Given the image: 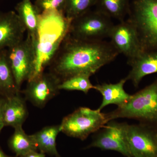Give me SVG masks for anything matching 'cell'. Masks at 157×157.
<instances>
[{"label": "cell", "instance_id": "14", "mask_svg": "<svg viewBox=\"0 0 157 157\" xmlns=\"http://www.w3.org/2000/svg\"><path fill=\"white\" fill-rule=\"evenodd\" d=\"M20 92L5 98L3 118L5 126L15 128L22 126L28 116V111Z\"/></svg>", "mask_w": 157, "mask_h": 157}, {"label": "cell", "instance_id": "25", "mask_svg": "<svg viewBox=\"0 0 157 157\" xmlns=\"http://www.w3.org/2000/svg\"><path fill=\"white\" fill-rule=\"evenodd\" d=\"M21 157H45V153L41 152L38 153L37 151H32Z\"/></svg>", "mask_w": 157, "mask_h": 157}, {"label": "cell", "instance_id": "4", "mask_svg": "<svg viewBox=\"0 0 157 157\" xmlns=\"http://www.w3.org/2000/svg\"><path fill=\"white\" fill-rule=\"evenodd\" d=\"M128 19L137 29L144 50L157 49V0H134Z\"/></svg>", "mask_w": 157, "mask_h": 157}, {"label": "cell", "instance_id": "2", "mask_svg": "<svg viewBox=\"0 0 157 157\" xmlns=\"http://www.w3.org/2000/svg\"><path fill=\"white\" fill-rule=\"evenodd\" d=\"M71 21L63 12L50 11L41 14L36 43L35 68L29 80L45 72L69 32Z\"/></svg>", "mask_w": 157, "mask_h": 157}, {"label": "cell", "instance_id": "16", "mask_svg": "<svg viewBox=\"0 0 157 157\" xmlns=\"http://www.w3.org/2000/svg\"><path fill=\"white\" fill-rule=\"evenodd\" d=\"M15 9L27 34L36 44L41 15L39 10L31 0H21L15 6Z\"/></svg>", "mask_w": 157, "mask_h": 157}, {"label": "cell", "instance_id": "19", "mask_svg": "<svg viewBox=\"0 0 157 157\" xmlns=\"http://www.w3.org/2000/svg\"><path fill=\"white\" fill-rule=\"evenodd\" d=\"M131 4L129 0H97V10L109 18L123 21L128 14Z\"/></svg>", "mask_w": 157, "mask_h": 157}, {"label": "cell", "instance_id": "11", "mask_svg": "<svg viewBox=\"0 0 157 157\" xmlns=\"http://www.w3.org/2000/svg\"><path fill=\"white\" fill-rule=\"evenodd\" d=\"M60 82L50 72L45 73L28 81L22 92L34 106L42 108L59 93Z\"/></svg>", "mask_w": 157, "mask_h": 157}, {"label": "cell", "instance_id": "7", "mask_svg": "<svg viewBox=\"0 0 157 157\" xmlns=\"http://www.w3.org/2000/svg\"><path fill=\"white\" fill-rule=\"evenodd\" d=\"M10 67L18 91L23 82L30 79L36 60V44L27 34L25 39L7 48Z\"/></svg>", "mask_w": 157, "mask_h": 157}, {"label": "cell", "instance_id": "10", "mask_svg": "<svg viewBox=\"0 0 157 157\" xmlns=\"http://www.w3.org/2000/svg\"><path fill=\"white\" fill-rule=\"evenodd\" d=\"M127 123L108 122L96 135L86 148L97 147L103 150L114 151L127 157H132L126 137Z\"/></svg>", "mask_w": 157, "mask_h": 157}, {"label": "cell", "instance_id": "17", "mask_svg": "<svg viewBox=\"0 0 157 157\" xmlns=\"http://www.w3.org/2000/svg\"><path fill=\"white\" fill-rule=\"evenodd\" d=\"M60 132V125L50 126L44 127L32 135L40 152L55 157H61L56 148V138Z\"/></svg>", "mask_w": 157, "mask_h": 157}, {"label": "cell", "instance_id": "12", "mask_svg": "<svg viewBox=\"0 0 157 157\" xmlns=\"http://www.w3.org/2000/svg\"><path fill=\"white\" fill-rule=\"evenodd\" d=\"M26 31L16 12L0 11V51L21 42Z\"/></svg>", "mask_w": 157, "mask_h": 157}, {"label": "cell", "instance_id": "9", "mask_svg": "<svg viewBox=\"0 0 157 157\" xmlns=\"http://www.w3.org/2000/svg\"><path fill=\"white\" fill-rule=\"evenodd\" d=\"M109 38L116 50L126 56L128 61L135 58L143 51L137 29L128 20L114 25Z\"/></svg>", "mask_w": 157, "mask_h": 157}, {"label": "cell", "instance_id": "23", "mask_svg": "<svg viewBox=\"0 0 157 157\" xmlns=\"http://www.w3.org/2000/svg\"><path fill=\"white\" fill-rule=\"evenodd\" d=\"M67 0H36L35 5L40 14L46 12H63Z\"/></svg>", "mask_w": 157, "mask_h": 157}, {"label": "cell", "instance_id": "6", "mask_svg": "<svg viewBox=\"0 0 157 157\" xmlns=\"http://www.w3.org/2000/svg\"><path fill=\"white\" fill-rule=\"evenodd\" d=\"M113 25L111 18L97 9L90 10L71 21L68 33L80 40L101 41L109 38Z\"/></svg>", "mask_w": 157, "mask_h": 157}, {"label": "cell", "instance_id": "3", "mask_svg": "<svg viewBox=\"0 0 157 157\" xmlns=\"http://www.w3.org/2000/svg\"><path fill=\"white\" fill-rule=\"evenodd\" d=\"M106 114L108 121L121 118L132 119L157 128V79Z\"/></svg>", "mask_w": 157, "mask_h": 157}, {"label": "cell", "instance_id": "24", "mask_svg": "<svg viewBox=\"0 0 157 157\" xmlns=\"http://www.w3.org/2000/svg\"><path fill=\"white\" fill-rule=\"evenodd\" d=\"M5 98L0 96V132L5 126L3 118V106L5 102Z\"/></svg>", "mask_w": 157, "mask_h": 157}, {"label": "cell", "instance_id": "1", "mask_svg": "<svg viewBox=\"0 0 157 157\" xmlns=\"http://www.w3.org/2000/svg\"><path fill=\"white\" fill-rule=\"evenodd\" d=\"M119 54L110 42L80 40L68 33L48 67L61 82L79 74L92 76Z\"/></svg>", "mask_w": 157, "mask_h": 157}, {"label": "cell", "instance_id": "15", "mask_svg": "<svg viewBox=\"0 0 157 157\" xmlns=\"http://www.w3.org/2000/svg\"><path fill=\"white\" fill-rule=\"evenodd\" d=\"M127 81L126 78L116 83H104L95 86L94 89L101 93L103 100L98 110L101 111L104 107L110 104H115L117 107L126 103L132 95L126 92L124 85Z\"/></svg>", "mask_w": 157, "mask_h": 157}, {"label": "cell", "instance_id": "20", "mask_svg": "<svg viewBox=\"0 0 157 157\" xmlns=\"http://www.w3.org/2000/svg\"><path fill=\"white\" fill-rule=\"evenodd\" d=\"M9 140V145L16 155L22 157L32 151H37L36 144L32 135L26 134L22 126L15 128Z\"/></svg>", "mask_w": 157, "mask_h": 157}, {"label": "cell", "instance_id": "18", "mask_svg": "<svg viewBox=\"0 0 157 157\" xmlns=\"http://www.w3.org/2000/svg\"><path fill=\"white\" fill-rule=\"evenodd\" d=\"M20 92L8 59L7 49L0 51V96L6 98Z\"/></svg>", "mask_w": 157, "mask_h": 157}, {"label": "cell", "instance_id": "5", "mask_svg": "<svg viewBox=\"0 0 157 157\" xmlns=\"http://www.w3.org/2000/svg\"><path fill=\"white\" fill-rule=\"evenodd\" d=\"M108 122L106 113L98 109L81 107L63 118L60 127L61 132L65 135L83 140Z\"/></svg>", "mask_w": 157, "mask_h": 157}, {"label": "cell", "instance_id": "26", "mask_svg": "<svg viewBox=\"0 0 157 157\" xmlns=\"http://www.w3.org/2000/svg\"><path fill=\"white\" fill-rule=\"evenodd\" d=\"M0 157H9L5 154V153L2 151L1 148H0Z\"/></svg>", "mask_w": 157, "mask_h": 157}, {"label": "cell", "instance_id": "8", "mask_svg": "<svg viewBox=\"0 0 157 157\" xmlns=\"http://www.w3.org/2000/svg\"><path fill=\"white\" fill-rule=\"evenodd\" d=\"M126 137L132 157H157V128L142 123L127 124Z\"/></svg>", "mask_w": 157, "mask_h": 157}, {"label": "cell", "instance_id": "22", "mask_svg": "<svg viewBox=\"0 0 157 157\" xmlns=\"http://www.w3.org/2000/svg\"><path fill=\"white\" fill-rule=\"evenodd\" d=\"M97 0H67L63 14L69 20H73L91 10Z\"/></svg>", "mask_w": 157, "mask_h": 157}, {"label": "cell", "instance_id": "21", "mask_svg": "<svg viewBox=\"0 0 157 157\" xmlns=\"http://www.w3.org/2000/svg\"><path fill=\"white\" fill-rule=\"evenodd\" d=\"M90 77L86 74H79L72 76L61 82L59 85V90L79 91L86 94L90 90L94 89L95 88V86L93 85L90 81Z\"/></svg>", "mask_w": 157, "mask_h": 157}, {"label": "cell", "instance_id": "13", "mask_svg": "<svg viewBox=\"0 0 157 157\" xmlns=\"http://www.w3.org/2000/svg\"><path fill=\"white\" fill-rule=\"evenodd\" d=\"M128 63L131 70L126 78L132 81L135 87H138L145 76L157 73V49L144 50Z\"/></svg>", "mask_w": 157, "mask_h": 157}]
</instances>
